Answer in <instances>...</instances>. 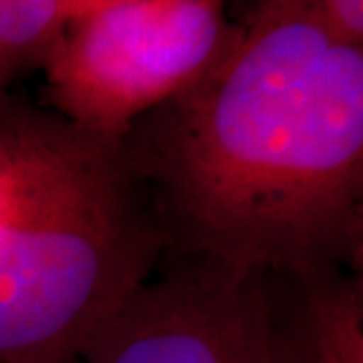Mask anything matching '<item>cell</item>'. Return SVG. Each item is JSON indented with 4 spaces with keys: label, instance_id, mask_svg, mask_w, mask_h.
I'll use <instances>...</instances> for the list:
<instances>
[{
    "label": "cell",
    "instance_id": "1",
    "mask_svg": "<svg viewBox=\"0 0 363 363\" xmlns=\"http://www.w3.org/2000/svg\"><path fill=\"white\" fill-rule=\"evenodd\" d=\"M121 142L165 255L361 274L363 48L325 33L311 0L252 5L229 52Z\"/></svg>",
    "mask_w": 363,
    "mask_h": 363
},
{
    "label": "cell",
    "instance_id": "5",
    "mask_svg": "<svg viewBox=\"0 0 363 363\" xmlns=\"http://www.w3.org/2000/svg\"><path fill=\"white\" fill-rule=\"evenodd\" d=\"M264 363H363L361 274H264Z\"/></svg>",
    "mask_w": 363,
    "mask_h": 363
},
{
    "label": "cell",
    "instance_id": "6",
    "mask_svg": "<svg viewBox=\"0 0 363 363\" xmlns=\"http://www.w3.org/2000/svg\"><path fill=\"white\" fill-rule=\"evenodd\" d=\"M90 0H0V85L28 64H43Z\"/></svg>",
    "mask_w": 363,
    "mask_h": 363
},
{
    "label": "cell",
    "instance_id": "2",
    "mask_svg": "<svg viewBox=\"0 0 363 363\" xmlns=\"http://www.w3.org/2000/svg\"><path fill=\"white\" fill-rule=\"evenodd\" d=\"M165 250L121 140L0 97V361L78 363Z\"/></svg>",
    "mask_w": 363,
    "mask_h": 363
},
{
    "label": "cell",
    "instance_id": "7",
    "mask_svg": "<svg viewBox=\"0 0 363 363\" xmlns=\"http://www.w3.org/2000/svg\"><path fill=\"white\" fill-rule=\"evenodd\" d=\"M311 7L325 33L350 48H363L361 0H311Z\"/></svg>",
    "mask_w": 363,
    "mask_h": 363
},
{
    "label": "cell",
    "instance_id": "8",
    "mask_svg": "<svg viewBox=\"0 0 363 363\" xmlns=\"http://www.w3.org/2000/svg\"><path fill=\"white\" fill-rule=\"evenodd\" d=\"M0 363H5V361H0Z\"/></svg>",
    "mask_w": 363,
    "mask_h": 363
},
{
    "label": "cell",
    "instance_id": "4",
    "mask_svg": "<svg viewBox=\"0 0 363 363\" xmlns=\"http://www.w3.org/2000/svg\"><path fill=\"white\" fill-rule=\"evenodd\" d=\"M78 361L264 363V274L165 255Z\"/></svg>",
    "mask_w": 363,
    "mask_h": 363
},
{
    "label": "cell",
    "instance_id": "3",
    "mask_svg": "<svg viewBox=\"0 0 363 363\" xmlns=\"http://www.w3.org/2000/svg\"><path fill=\"white\" fill-rule=\"evenodd\" d=\"M236 35L213 0H90L40 64L52 111L121 140L206 76Z\"/></svg>",
    "mask_w": 363,
    "mask_h": 363
}]
</instances>
